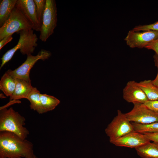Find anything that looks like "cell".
Segmentation results:
<instances>
[{
    "label": "cell",
    "mask_w": 158,
    "mask_h": 158,
    "mask_svg": "<svg viewBox=\"0 0 158 158\" xmlns=\"http://www.w3.org/2000/svg\"><path fill=\"white\" fill-rule=\"evenodd\" d=\"M0 132V158H35L31 142L11 132Z\"/></svg>",
    "instance_id": "1"
},
{
    "label": "cell",
    "mask_w": 158,
    "mask_h": 158,
    "mask_svg": "<svg viewBox=\"0 0 158 158\" xmlns=\"http://www.w3.org/2000/svg\"><path fill=\"white\" fill-rule=\"evenodd\" d=\"M25 119L12 107L0 109V132L6 131L13 133L22 138L25 139L29 134L24 126Z\"/></svg>",
    "instance_id": "2"
},
{
    "label": "cell",
    "mask_w": 158,
    "mask_h": 158,
    "mask_svg": "<svg viewBox=\"0 0 158 158\" xmlns=\"http://www.w3.org/2000/svg\"><path fill=\"white\" fill-rule=\"evenodd\" d=\"M17 33L20 35L18 43L14 47L8 50L2 56L1 58V63L0 69L11 60L18 49H20L22 54L27 55L33 53L35 47L37 46L38 38L35 33H34L32 29L22 30Z\"/></svg>",
    "instance_id": "3"
},
{
    "label": "cell",
    "mask_w": 158,
    "mask_h": 158,
    "mask_svg": "<svg viewBox=\"0 0 158 158\" xmlns=\"http://www.w3.org/2000/svg\"><path fill=\"white\" fill-rule=\"evenodd\" d=\"M32 29V26L21 12L16 7L8 20L0 28V41L15 32L25 29Z\"/></svg>",
    "instance_id": "4"
},
{
    "label": "cell",
    "mask_w": 158,
    "mask_h": 158,
    "mask_svg": "<svg viewBox=\"0 0 158 158\" xmlns=\"http://www.w3.org/2000/svg\"><path fill=\"white\" fill-rule=\"evenodd\" d=\"M57 21V8L55 0H46L39 37L42 41H46L53 33Z\"/></svg>",
    "instance_id": "5"
},
{
    "label": "cell",
    "mask_w": 158,
    "mask_h": 158,
    "mask_svg": "<svg viewBox=\"0 0 158 158\" xmlns=\"http://www.w3.org/2000/svg\"><path fill=\"white\" fill-rule=\"evenodd\" d=\"M51 55L49 51L42 49L36 56H33L31 54L27 55L26 60L18 68L13 70L9 69L6 72L15 79H20L31 82L30 73L35 63L40 59L44 61L48 59Z\"/></svg>",
    "instance_id": "6"
},
{
    "label": "cell",
    "mask_w": 158,
    "mask_h": 158,
    "mask_svg": "<svg viewBox=\"0 0 158 158\" xmlns=\"http://www.w3.org/2000/svg\"><path fill=\"white\" fill-rule=\"evenodd\" d=\"M134 131L132 124L125 114L119 110H117V115L105 129L109 139L118 138Z\"/></svg>",
    "instance_id": "7"
},
{
    "label": "cell",
    "mask_w": 158,
    "mask_h": 158,
    "mask_svg": "<svg viewBox=\"0 0 158 158\" xmlns=\"http://www.w3.org/2000/svg\"><path fill=\"white\" fill-rule=\"evenodd\" d=\"M133 104L131 110L125 114L130 122L142 124L158 122V113L149 109L144 104Z\"/></svg>",
    "instance_id": "8"
},
{
    "label": "cell",
    "mask_w": 158,
    "mask_h": 158,
    "mask_svg": "<svg viewBox=\"0 0 158 158\" xmlns=\"http://www.w3.org/2000/svg\"><path fill=\"white\" fill-rule=\"evenodd\" d=\"M142 31L130 30L124 39L127 44L131 48H142L158 38V31Z\"/></svg>",
    "instance_id": "9"
},
{
    "label": "cell",
    "mask_w": 158,
    "mask_h": 158,
    "mask_svg": "<svg viewBox=\"0 0 158 158\" xmlns=\"http://www.w3.org/2000/svg\"><path fill=\"white\" fill-rule=\"evenodd\" d=\"M16 7L21 12L33 30L40 31L41 25L38 19L34 0H17Z\"/></svg>",
    "instance_id": "10"
},
{
    "label": "cell",
    "mask_w": 158,
    "mask_h": 158,
    "mask_svg": "<svg viewBox=\"0 0 158 158\" xmlns=\"http://www.w3.org/2000/svg\"><path fill=\"white\" fill-rule=\"evenodd\" d=\"M150 141L145 135L135 131L118 138L109 139L110 142L116 146L135 148Z\"/></svg>",
    "instance_id": "11"
},
{
    "label": "cell",
    "mask_w": 158,
    "mask_h": 158,
    "mask_svg": "<svg viewBox=\"0 0 158 158\" xmlns=\"http://www.w3.org/2000/svg\"><path fill=\"white\" fill-rule=\"evenodd\" d=\"M123 97L128 103L144 104L148 100L138 83L134 80L128 82L123 90Z\"/></svg>",
    "instance_id": "12"
},
{
    "label": "cell",
    "mask_w": 158,
    "mask_h": 158,
    "mask_svg": "<svg viewBox=\"0 0 158 158\" xmlns=\"http://www.w3.org/2000/svg\"><path fill=\"white\" fill-rule=\"evenodd\" d=\"M16 79V86L13 95L10 97V101L27 99L33 88L31 82L20 79Z\"/></svg>",
    "instance_id": "13"
},
{
    "label": "cell",
    "mask_w": 158,
    "mask_h": 158,
    "mask_svg": "<svg viewBox=\"0 0 158 158\" xmlns=\"http://www.w3.org/2000/svg\"><path fill=\"white\" fill-rule=\"evenodd\" d=\"M138 154L143 158H158V143L150 142L135 148Z\"/></svg>",
    "instance_id": "14"
},
{
    "label": "cell",
    "mask_w": 158,
    "mask_h": 158,
    "mask_svg": "<svg viewBox=\"0 0 158 158\" xmlns=\"http://www.w3.org/2000/svg\"><path fill=\"white\" fill-rule=\"evenodd\" d=\"M143 91L148 100H158V87L154 85L151 80H145L138 83Z\"/></svg>",
    "instance_id": "15"
},
{
    "label": "cell",
    "mask_w": 158,
    "mask_h": 158,
    "mask_svg": "<svg viewBox=\"0 0 158 158\" xmlns=\"http://www.w3.org/2000/svg\"><path fill=\"white\" fill-rule=\"evenodd\" d=\"M16 85V79L6 72L0 81V89L7 96L13 95Z\"/></svg>",
    "instance_id": "16"
},
{
    "label": "cell",
    "mask_w": 158,
    "mask_h": 158,
    "mask_svg": "<svg viewBox=\"0 0 158 158\" xmlns=\"http://www.w3.org/2000/svg\"><path fill=\"white\" fill-rule=\"evenodd\" d=\"M17 0H0V27H1L10 17L15 7Z\"/></svg>",
    "instance_id": "17"
},
{
    "label": "cell",
    "mask_w": 158,
    "mask_h": 158,
    "mask_svg": "<svg viewBox=\"0 0 158 158\" xmlns=\"http://www.w3.org/2000/svg\"><path fill=\"white\" fill-rule=\"evenodd\" d=\"M40 91L36 88L33 87L27 99L30 102V106L31 109L36 111L39 114L46 113L42 106Z\"/></svg>",
    "instance_id": "18"
},
{
    "label": "cell",
    "mask_w": 158,
    "mask_h": 158,
    "mask_svg": "<svg viewBox=\"0 0 158 158\" xmlns=\"http://www.w3.org/2000/svg\"><path fill=\"white\" fill-rule=\"evenodd\" d=\"M40 99L45 112L54 110L60 103V101L56 98L46 94L40 93Z\"/></svg>",
    "instance_id": "19"
},
{
    "label": "cell",
    "mask_w": 158,
    "mask_h": 158,
    "mask_svg": "<svg viewBox=\"0 0 158 158\" xmlns=\"http://www.w3.org/2000/svg\"><path fill=\"white\" fill-rule=\"evenodd\" d=\"M135 131L145 134L158 133V122L142 124L133 122L132 123Z\"/></svg>",
    "instance_id": "20"
},
{
    "label": "cell",
    "mask_w": 158,
    "mask_h": 158,
    "mask_svg": "<svg viewBox=\"0 0 158 158\" xmlns=\"http://www.w3.org/2000/svg\"><path fill=\"white\" fill-rule=\"evenodd\" d=\"M36 6L38 19L42 25L44 13L45 11L46 0H34Z\"/></svg>",
    "instance_id": "21"
},
{
    "label": "cell",
    "mask_w": 158,
    "mask_h": 158,
    "mask_svg": "<svg viewBox=\"0 0 158 158\" xmlns=\"http://www.w3.org/2000/svg\"><path fill=\"white\" fill-rule=\"evenodd\" d=\"M131 30L135 31L152 30L158 32V21L149 25H140L135 27Z\"/></svg>",
    "instance_id": "22"
},
{
    "label": "cell",
    "mask_w": 158,
    "mask_h": 158,
    "mask_svg": "<svg viewBox=\"0 0 158 158\" xmlns=\"http://www.w3.org/2000/svg\"><path fill=\"white\" fill-rule=\"evenodd\" d=\"M144 104L152 110L158 113V100L153 101L147 100Z\"/></svg>",
    "instance_id": "23"
},
{
    "label": "cell",
    "mask_w": 158,
    "mask_h": 158,
    "mask_svg": "<svg viewBox=\"0 0 158 158\" xmlns=\"http://www.w3.org/2000/svg\"><path fill=\"white\" fill-rule=\"evenodd\" d=\"M145 48L154 51L158 56V38L148 44Z\"/></svg>",
    "instance_id": "24"
},
{
    "label": "cell",
    "mask_w": 158,
    "mask_h": 158,
    "mask_svg": "<svg viewBox=\"0 0 158 158\" xmlns=\"http://www.w3.org/2000/svg\"><path fill=\"white\" fill-rule=\"evenodd\" d=\"M151 141L158 143V133L144 134Z\"/></svg>",
    "instance_id": "25"
},
{
    "label": "cell",
    "mask_w": 158,
    "mask_h": 158,
    "mask_svg": "<svg viewBox=\"0 0 158 158\" xmlns=\"http://www.w3.org/2000/svg\"><path fill=\"white\" fill-rule=\"evenodd\" d=\"M13 37L12 35L7 36L4 38L0 41V50L8 43L10 42L13 39Z\"/></svg>",
    "instance_id": "26"
},
{
    "label": "cell",
    "mask_w": 158,
    "mask_h": 158,
    "mask_svg": "<svg viewBox=\"0 0 158 158\" xmlns=\"http://www.w3.org/2000/svg\"><path fill=\"white\" fill-rule=\"evenodd\" d=\"M154 58L155 65L157 68V73L155 79L152 81V83L154 85L158 87V56L155 54L154 56Z\"/></svg>",
    "instance_id": "27"
},
{
    "label": "cell",
    "mask_w": 158,
    "mask_h": 158,
    "mask_svg": "<svg viewBox=\"0 0 158 158\" xmlns=\"http://www.w3.org/2000/svg\"><path fill=\"white\" fill-rule=\"evenodd\" d=\"M34 158H37V157L35 156Z\"/></svg>",
    "instance_id": "28"
}]
</instances>
